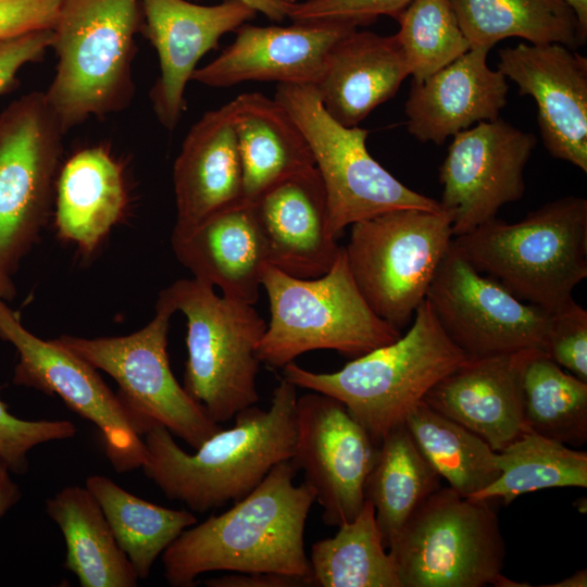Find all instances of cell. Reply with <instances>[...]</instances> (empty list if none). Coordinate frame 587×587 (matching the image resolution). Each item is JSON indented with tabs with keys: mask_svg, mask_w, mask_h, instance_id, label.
Wrapping results in <instances>:
<instances>
[{
	"mask_svg": "<svg viewBox=\"0 0 587 587\" xmlns=\"http://www.w3.org/2000/svg\"><path fill=\"white\" fill-rule=\"evenodd\" d=\"M296 474L283 461L229 510L184 529L162 553L167 583L191 587L202 573L229 571L279 573L313 585L304 527L315 491L295 485Z\"/></svg>",
	"mask_w": 587,
	"mask_h": 587,
	"instance_id": "cell-1",
	"label": "cell"
},
{
	"mask_svg": "<svg viewBox=\"0 0 587 587\" xmlns=\"http://www.w3.org/2000/svg\"><path fill=\"white\" fill-rule=\"evenodd\" d=\"M297 387L283 378L271 407L251 405L235 415V424L187 453L172 434L153 420L141 423L147 457L146 476L168 498L203 513L252 491L278 463L290 460L297 435Z\"/></svg>",
	"mask_w": 587,
	"mask_h": 587,
	"instance_id": "cell-2",
	"label": "cell"
},
{
	"mask_svg": "<svg viewBox=\"0 0 587 587\" xmlns=\"http://www.w3.org/2000/svg\"><path fill=\"white\" fill-rule=\"evenodd\" d=\"M467 360L441 328L429 302L416 309L409 330L395 341L352 359L332 373L286 364L284 378L296 387L339 400L376 445L428 390Z\"/></svg>",
	"mask_w": 587,
	"mask_h": 587,
	"instance_id": "cell-3",
	"label": "cell"
},
{
	"mask_svg": "<svg viewBox=\"0 0 587 587\" xmlns=\"http://www.w3.org/2000/svg\"><path fill=\"white\" fill-rule=\"evenodd\" d=\"M453 245L515 297L553 312L587 277V200L561 197L516 223L494 217Z\"/></svg>",
	"mask_w": 587,
	"mask_h": 587,
	"instance_id": "cell-4",
	"label": "cell"
},
{
	"mask_svg": "<svg viewBox=\"0 0 587 587\" xmlns=\"http://www.w3.org/2000/svg\"><path fill=\"white\" fill-rule=\"evenodd\" d=\"M140 0H62L52 28L57 55L46 100L62 129L126 109Z\"/></svg>",
	"mask_w": 587,
	"mask_h": 587,
	"instance_id": "cell-5",
	"label": "cell"
},
{
	"mask_svg": "<svg viewBox=\"0 0 587 587\" xmlns=\"http://www.w3.org/2000/svg\"><path fill=\"white\" fill-rule=\"evenodd\" d=\"M262 287L271 320L258 345L261 363L286 364L308 351L361 357L401 336L367 304L349 270L344 247L322 276L299 278L266 265Z\"/></svg>",
	"mask_w": 587,
	"mask_h": 587,
	"instance_id": "cell-6",
	"label": "cell"
},
{
	"mask_svg": "<svg viewBox=\"0 0 587 587\" xmlns=\"http://www.w3.org/2000/svg\"><path fill=\"white\" fill-rule=\"evenodd\" d=\"M159 299L187 320L184 389L216 423L259 401L258 345L266 322L253 304L218 296L197 278L179 279Z\"/></svg>",
	"mask_w": 587,
	"mask_h": 587,
	"instance_id": "cell-7",
	"label": "cell"
},
{
	"mask_svg": "<svg viewBox=\"0 0 587 587\" xmlns=\"http://www.w3.org/2000/svg\"><path fill=\"white\" fill-rule=\"evenodd\" d=\"M401 587L498 586L505 542L489 500L430 494L388 546Z\"/></svg>",
	"mask_w": 587,
	"mask_h": 587,
	"instance_id": "cell-8",
	"label": "cell"
},
{
	"mask_svg": "<svg viewBox=\"0 0 587 587\" xmlns=\"http://www.w3.org/2000/svg\"><path fill=\"white\" fill-rule=\"evenodd\" d=\"M453 237L444 211L397 209L353 223L344 250L367 304L401 330L426 299Z\"/></svg>",
	"mask_w": 587,
	"mask_h": 587,
	"instance_id": "cell-9",
	"label": "cell"
},
{
	"mask_svg": "<svg viewBox=\"0 0 587 587\" xmlns=\"http://www.w3.org/2000/svg\"><path fill=\"white\" fill-rule=\"evenodd\" d=\"M274 99L287 110L310 147L325 189L333 237L338 238L355 222L391 210L442 211L439 201L403 185L370 154L369 130L335 121L314 85L278 84Z\"/></svg>",
	"mask_w": 587,
	"mask_h": 587,
	"instance_id": "cell-10",
	"label": "cell"
},
{
	"mask_svg": "<svg viewBox=\"0 0 587 587\" xmlns=\"http://www.w3.org/2000/svg\"><path fill=\"white\" fill-rule=\"evenodd\" d=\"M62 129L43 91L0 111V273L11 276L39 240L54 201Z\"/></svg>",
	"mask_w": 587,
	"mask_h": 587,
	"instance_id": "cell-11",
	"label": "cell"
},
{
	"mask_svg": "<svg viewBox=\"0 0 587 587\" xmlns=\"http://www.w3.org/2000/svg\"><path fill=\"white\" fill-rule=\"evenodd\" d=\"M174 310L158 299L155 315L126 336L55 338L64 348L120 386L118 396L139 420H153L197 449L222 429L176 380L167 355V333Z\"/></svg>",
	"mask_w": 587,
	"mask_h": 587,
	"instance_id": "cell-12",
	"label": "cell"
},
{
	"mask_svg": "<svg viewBox=\"0 0 587 587\" xmlns=\"http://www.w3.org/2000/svg\"><path fill=\"white\" fill-rule=\"evenodd\" d=\"M441 328L467 359L545 351L550 312L478 272L452 243L426 295Z\"/></svg>",
	"mask_w": 587,
	"mask_h": 587,
	"instance_id": "cell-13",
	"label": "cell"
},
{
	"mask_svg": "<svg viewBox=\"0 0 587 587\" xmlns=\"http://www.w3.org/2000/svg\"><path fill=\"white\" fill-rule=\"evenodd\" d=\"M0 338L12 344L18 362L13 383L57 395L99 429L116 472L141 467L147 457L137 417L98 374L97 369L64 348L28 332L16 312L0 300Z\"/></svg>",
	"mask_w": 587,
	"mask_h": 587,
	"instance_id": "cell-14",
	"label": "cell"
},
{
	"mask_svg": "<svg viewBox=\"0 0 587 587\" xmlns=\"http://www.w3.org/2000/svg\"><path fill=\"white\" fill-rule=\"evenodd\" d=\"M536 145L534 134L500 117L452 137L439 171V204L451 218L454 237L496 217L504 204L523 197L524 171Z\"/></svg>",
	"mask_w": 587,
	"mask_h": 587,
	"instance_id": "cell-15",
	"label": "cell"
},
{
	"mask_svg": "<svg viewBox=\"0 0 587 587\" xmlns=\"http://www.w3.org/2000/svg\"><path fill=\"white\" fill-rule=\"evenodd\" d=\"M290 462L315 491L323 521L339 526L361 511L378 445L337 399L312 391L297 398Z\"/></svg>",
	"mask_w": 587,
	"mask_h": 587,
	"instance_id": "cell-16",
	"label": "cell"
},
{
	"mask_svg": "<svg viewBox=\"0 0 587 587\" xmlns=\"http://www.w3.org/2000/svg\"><path fill=\"white\" fill-rule=\"evenodd\" d=\"M498 70L530 96L546 150L587 172V58L561 43L499 50Z\"/></svg>",
	"mask_w": 587,
	"mask_h": 587,
	"instance_id": "cell-17",
	"label": "cell"
},
{
	"mask_svg": "<svg viewBox=\"0 0 587 587\" xmlns=\"http://www.w3.org/2000/svg\"><path fill=\"white\" fill-rule=\"evenodd\" d=\"M143 34L158 53L160 74L149 97L160 124L178 125L184 93L201 58L218 47L222 36L255 17L241 0L200 5L186 0H140Z\"/></svg>",
	"mask_w": 587,
	"mask_h": 587,
	"instance_id": "cell-18",
	"label": "cell"
},
{
	"mask_svg": "<svg viewBox=\"0 0 587 587\" xmlns=\"http://www.w3.org/2000/svg\"><path fill=\"white\" fill-rule=\"evenodd\" d=\"M352 22L294 23L290 26L242 24L235 40L191 77L210 87L245 82L315 85L333 47L357 29Z\"/></svg>",
	"mask_w": 587,
	"mask_h": 587,
	"instance_id": "cell-19",
	"label": "cell"
},
{
	"mask_svg": "<svg viewBox=\"0 0 587 587\" xmlns=\"http://www.w3.org/2000/svg\"><path fill=\"white\" fill-rule=\"evenodd\" d=\"M250 203L268 265L299 278L330 270L341 247L328 230L326 195L316 167L277 183Z\"/></svg>",
	"mask_w": 587,
	"mask_h": 587,
	"instance_id": "cell-20",
	"label": "cell"
},
{
	"mask_svg": "<svg viewBox=\"0 0 587 587\" xmlns=\"http://www.w3.org/2000/svg\"><path fill=\"white\" fill-rule=\"evenodd\" d=\"M489 50L472 48L425 79L412 80L404 105L410 135L442 145L479 122L499 117L509 85L499 70L489 67Z\"/></svg>",
	"mask_w": 587,
	"mask_h": 587,
	"instance_id": "cell-21",
	"label": "cell"
},
{
	"mask_svg": "<svg viewBox=\"0 0 587 587\" xmlns=\"http://www.w3.org/2000/svg\"><path fill=\"white\" fill-rule=\"evenodd\" d=\"M173 186V230L189 229L246 201L234 99L205 112L190 127L174 162Z\"/></svg>",
	"mask_w": 587,
	"mask_h": 587,
	"instance_id": "cell-22",
	"label": "cell"
},
{
	"mask_svg": "<svg viewBox=\"0 0 587 587\" xmlns=\"http://www.w3.org/2000/svg\"><path fill=\"white\" fill-rule=\"evenodd\" d=\"M524 353L467 359L437 382L423 401L500 451L525 432L521 385Z\"/></svg>",
	"mask_w": 587,
	"mask_h": 587,
	"instance_id": "cell-23",
	"label": "cell"
},
{
	"mask_svg": "<svg viewBox=\"0 0 587 587\" xmlns=\"http://www.w3.org/2000/svg\"><path fill=\"white\" fill-rule=\"evenodd\" d=\"M177 260L193 278L228 298L253 304L259 299L267 250L253 207L242 202L186 230H173Z\"/></svg>",
	"mask_w": 587,
	"mask_h": 587,
	"instance_id": "cell-24",
	"label": "cell"
},
{
	"mask_svg": "<svg viewBox=\"0 0 587 587\" xmlns=\"http://www.w3.org/2000/svg\"><path fill=\"white\" fill-rule=\"evenodd\" d=\"M409 75L395 35L357 28L333 47L314 86L325 111L341 125L353 127L391 99Z\"/></svg>",
	"mask_w": 587,
	"mask_h": 587,
	"instance_id": "cell-25",
	"label": "cell"
},
{
	"mask_svg": "<svg viewBox=\"0 0 587 587\" xmlns=\"http://www.w3.org/2000/svg\"><path fill=\"white\" fill-rule=\"evenodd\" d=\"M128 193L123 165L103 146L73 153L61 165L54 192L61 239L92 253L124 216Z\"/></svg>",
	"mask_w": 587,
	"mask_h": 587,
	"instance_id": "cell-26",
	"label": "cell"
},
{
	"mask_svg": "<svg viewBox=\"0 0 587 587\" xmlns=\"http://www.w3.org/2000/svg\"><path fill=\"white\" fill-rule=\"evenodd\" d=\"M234 101L247 202L277 183L315 167L303 134L278 101L261 92H246Z\"/></svg>",
	"mask_w": 587,
	"mask_h": 587,
	"instance_id": "cell-27",
	"label": "cell"
},
{
	"mask_svg": "<svg viewBox=\"0 0 587 587\" xmlns=\"http://www.w3.org/2000/svg\"><path fill=\"white\" fill-rule=\"evenodd\" d=\"M66 545L64 567L83 587H134L137 575L92 494L68 486L46 502Z\"/></svg>",
	"mask_w": 587,
	"mask_h": 587,
	"instance_id": "cell-28",
	"label": "cell"
},
{
	"mask_svg": "<svg viewBox=\"0 0 587 587\" xmlns=\"http://www.w3.org/2000/svg\"><path fill=\"white\" fill-rule=\"evenodd\" d=\"M472 48L491 49L517 37L532 45L561 43L576 49L585 32L566 0H450Z\"/></svg>",
	"mask_w": 587,
	"mask_h": 587,
	"instance_id": "cell-29",
	"label": "cell"
},
{
	"mask_svg": "<svg viewBox=\"0 0 587 587\" xmlns=\"http://www.w3.org/2000/svg\"><path fill=\"white\" fill-rule=\"evenodd\" d=\"M440 487L441 477L404 424L382 439L364 496L374 508L386 549L413 511Z\"/></svg>",
	"mask_w": 587,
	"mask_h": 587,
	"instance_id": "cell-30",
	"label": "cell"
},
{
	"mask_svg": "<svg viewBox=\"0 0 587 587\" xmlns=\"http://www.w3.org/2000/svg\"><path fill=\"white\" fill-rule=\"evenodd\" d=\"M120 548L138 578H147L157 558L189 526L196 516L185 510L148 502L102 475L86 479Z\"/></svg>",
	"mask_w": 587,
	"mask_h": 587,
	"instance_id": "cell-31",
	"label": "cell"
},
{
	"mask_svg": "<svg viewBox=\"0 0 587 587\" xmlns=\"http://www.w3.org/2000/svg\"><path fill=\"white\" fill-rule=\"evenodd\" d=\"M522 409L525 432L579 447L587 441V382L565 372L541 350L524 353Z\"/></svg>",
	"mask_w": 587,
	"mask_h": 587,
	"instance_id": "cell-32",
	"label": "cell"
},
{
	"mask_svg": "<svg viewBox=\"0 0 587 587\" xmlns=\"http://www.w3.org/2000/svg\"><path fill=\"white\" fill-rule=\"evenodd\" d=\"M404 425L441 479L462 497L475 496L499 477L497 451L423 400L407 415Z\"/></svg>",
	"mask_w": 587,
	"mask_h": 587,
	"instance_id": "cell-33",
	"label": "cell"
},
{
	"mask_svg": "<svg viewBox=\"0 0 587 587\" xmlns=\"http://www.w3.org/2000/svg\"><path fill=\"white\" fill-rule=\"evenodd\" d=\"M335 536L316 541L310 565L313 586L401 587L392 557L386 551L373 505L338 526Z\"/></svg>",
	"mask_w": 587,
	"mask_h": 587,
	"instance_id": "cell-34",
	"label": "cell"
},
{
	"mask_svg": "<svg viewBox=\"0 0 587 587\" xmlns=\"http://www.w3.org/2000/svg\"><path fill=\"white\" fill-rule=\"evenodd\" d=\"M499 477L471 499L508 505L523 494L555 487H587V453L524 432L500 451Z\"/></svg>",
	"mask_w": 587,
	"mask_h": 587,
	"instance_id": "cell-35",
	"label": "cell"
},
{
	"mask_svg": "<svg viewBox=\"0 0 587 587\" xmlns=\"http://www.w3.org/2000/svg\"><path fill=\"white\" fill-rule=\"evenodd\" d=\"M412 80L421 82L471 49L450 0H412L396 17Z\"/></svg>",
	"mask_w": 587,
	"mask_h": 587,
	"instance_id": "cell-36",
	"label": "cell"
},
{
	"mask_svg": "<svg viewBox=\"0 0 587 587\" xmlns=\"http://www.w3.org/2000/svg\"><path fill=\"white\" fill-rule=\"evenodd\" d=\"M76 432V426L70 421L18 419L9 412L8 405L0 399V462L15 474L27 471V453L34 447L74 437Z\"/></svg>",
	"mask_w": 587,
	"mask_h": 587,
	"instance_id": "cell-37",
	"label": "cell"
},
{
	"mask_svg": "<svg viewBox=\"0 0 587 587\" xmlns=\"http://www.w3.org/2000/svg\"><path fill=\"white\" fill-rule=\"evenodd\" d=\"M544 352L569 373L587 382V311L574 299L550 312Z\"/></svg>",
	"mask_w": 587,
	"mask_h": 587,
	"instance_id": "cell-38",
	"label": "cell"
},
{
	"mask_svg": "<svg viewBox=\"0 0 587 587\" xmlns=\"http://www.w3.org/2000/svg\"><path fill=\"white\" fill-rule=\"evenodd\" d=\"M412 0H305L289 3L287 17L294 23L346 21L358 27L374 23L378 16L394 18Z\"/></svg>",
	"mask_w": 587,
	"mask_h": 587,
	"instance_id": "cell-39",
	"label": "cell"
},
{
	"mask_svg": "<svg viewBox=\"0 0 587 587\" xmlns=\"http://www.w3.org/2000/svg\"><path fill=\"white\" fill-rule=\"evenodd\" d=\"M62 0H4L0 2V41L30 32L52 29Z\"/></svg>",
	"mask_w": 587,
	"mask_h": 587,
	"instance_id": "cell-40",
	"label": "cell"
},
{
	"mask_svg": "<svg viewBox=\"0 0 587 587\" xmlns=\"http://www.w3.org/2000/svg\"><path fill=\"white\" fill-rule=\"evenodd\" d=\"M52 37V29H41L0 41V95L13 87L26 64L42 58Z\"/></svg>",
	"mask_w": 587,
	"mask_h": 587,
	"instance_id": "cell-41",
	"label": "cell"
},
{
	"mask_svg": "<svg viewBox=\"0 0 587 587\" xmlns=\"http://www.w3.org/2000/svg\"><path fill=\"white\" fill-rule=\"evenodd\" d=\"M210 587H305L313 586L305 578L279 573L233 572L204 582Z\"/></svg>",
	"mask_w": 587,
	"mask_h": 587,
	"instance_id": "cell-42",
	"label": "cell"
},
{
	"mask_svg": "<svg viewBox=\"0 0 587 587\" xmlns=\"http://www.w3.org/2000/svg\"><path fill=\"white\" fill-rule=\"evenodd\" d=\"M9 469L0 462V517L21 498L16 483L10 478Z\"/></svg>",
	"mask_w": 587,
	"mask_h": 587,
	"instance_id": "cell-43",
	"label": "cell"
},
{
	"mask_svg": "<svg viewBox=\"0 0 587 587\" xmlns=\"http://www.w3.org/2000/svg\"><path fill=\"white\" fill-rule=\"evenodd\" d=\"M255 12L262 13L273 22H283L287 18L288 4L284 0H241Z\"/></svg>",
	"mask_w": 587,
	"mask_h": 587,
	"instance_id": "cell-44",
	"label": "cell"
},
{
	"mask_svg": "<svg viewBox=\"0 0 587 587\" xmlns=\"http://www.w3.org/2000/svg\"><path fill=\"white\" fill-rule=\"evenodd\" d=\"M544 587H586L587 586V571L586 569L575 572L569 577L554 583L541 585Z\"/></svg>",
	"mask_w": 587,
	"mask_h": 587,
	"instance_id": "cell-45",
	"label": "cell"
},
{
	"mask_svg": "<svg viewBox=\"0 0 587 587\" xmlns=\"http://www.w3.org/2000/svg\"><path fill=\"white\" fill-rule=\"evenodd\" d=\"M16 295V288L11 276L0 273V300H11Z\"/></svg>",
	"mask_w": 587,
	"mask_h": 587,
	"instance_id": "cell-46",
	"label": "cell"
},
{
	"mask_svg": "<svg viewBox=\"0 0 587 587\" xmlns=\"http://www.w3.org/2000/svg\"><path fill=\"white\" fill-rule=\"evenodd\" d=\"M575 11L582 28L587 32V0H566Z\"/></svg>",
	"mask_w": 587,
	"mask_h": 587,
	"instance_id": "cell-47",
	"label": "cell"
},
{
	"mask_svg": "<svg viewBox=\"0 0 587 587\" xmlns=\"http://www.w3.org/2000/svg\"><path fill=\"white\" fill-rule=\"evenodd\" d=\"M284 1L287 2V3H295V2H297V0H284Z\"/></svg>",
	"mask_w": 587,
	"mask_h": 587,
	"instance_id": "cell-48",
	"label": "cell"
},
{
	"mask_svg": "<svg viewBox=\"0 0 587 587\" xmlns=\"http://www.w3.org/2000/svg\"><path fill=\"white\" fill-rule=\"evenodd\" d=\"M1 1H4V0H0V2H1Z\"/></svg>",
	"mask_w": 587,
	"mask_h": 587,
	"instance_id": "cell-49",
	"label": "cell"
}]
</instances>
